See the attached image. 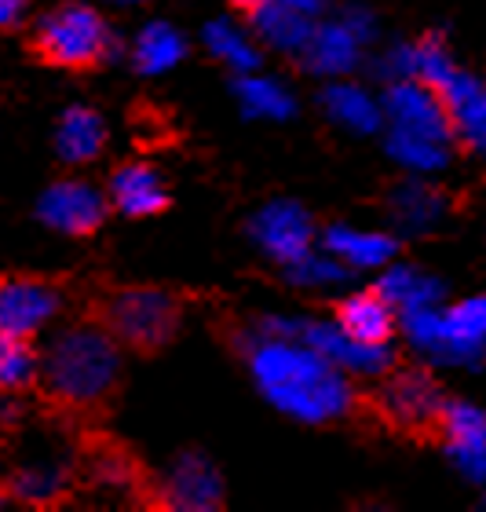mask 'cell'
<instances>
[{
  "label": "cell",
  "instance_id": "6da1fadb",
  "mask_svg": "<svg viewBox=\"0 0 486 512\" xmlns=\"http://www.w3.org/2000/svg\"><path fill=\"white\" fill-rule=\"evenodd\" d=\"M238 344L256 388L278 414L293 417L300 425H329L355 403L351 374L329 363L304 337L245 330Z\"/></svg>",
  "mask_w": 486,
  "mask_h": 512
},
{
  "label": "cell",
  "instance_id": "7a4b0ae2",
  "mask_svg": "<svg viewBox=\"0 0 486 512\" xmlns=\"http://www.w3.org/2000/svg\"><path fill=\"white\" fill-rule=\"evenodd\" d=\"M110 326L77 322L66 326L44 348V388L66 406H96L117 388L121 348Z\"/></svg>",
  "mask_w": 486,
  "mask_h": 512
},
{
  "label": "cell",
  "instance_id": "3957f363",
  "mask_svg": "<svg viewBox=\"0 0 486 512\" xmlns=\"http://www.w3.org/2000/svg\"><path fill=\"white\" fill-rule=\"evenodd\" d=\"M399 330L417 355L435 366H476L486 359V293L457 300L450 308L406 311Z\"/></svg>",
  "mask_w": 486,
  "mask_h": 512
},
{
  "label": "cell",
  "instance_id": "277c9868",
  "mask_svg": "<svg viewBox=\"0 0 486 512\" xmlns=\"http://www.w3.org/2000/svg\"><path fill=\"white\" fill-rule=\"evenodd\" d=\"M33 48L41 52L44 63L63 66V70H88L110 59L114 30L96 8L70 0V4L44 11L33 30Z\"/></svg>",
  "mask_w": 486,
  "mask_h": 512
},
{
  "label": "cell",
  "instance_id": "5b68a950",
  "mask_svg": "<svg viewBox=\"0 0 486 512\" xmlns=\"http://www.w3.org/2000/svg\"><path fill=\"white\" fill-rule=\"evenodd\" d=\"M373 37H377L373 11L351 4L333 19H318L311 41L300 52V63L307 66V74L322 77V81H337V77H348L351 70H359L366 44Z\"/></svg>",
  "mask_w": 486,
  "mask_h": 512
},
{
  "label": "cell",
  "instance_id": "8992f818",
  "mask_svg": "<svg viewBox=\"0 0 486 512\" xmlns=\"http://www.w3.org/2000/svg\"><path fill=\"white\" fill-rule=\"evenodd\" d=\"M103 322L132 348H161L180 326V304L165 289H117L106 300Z\"/></svg>",
  "mask_w": 486,
  "mask_h": 512
},
{
  "label": "cell",
  "instance_id": "52a82bcc",
  "mask_svg": "<svg viewBox=\"0 0 486 512\" xmlns=\"http://www.w3.org/2000/svg\"><path fill=\"white\" fill-rule=\"evenodd\" d=\"M384 121L391 132H410V136H432L454 143V118L439 88L424 81H391L384 88Z\"/></svg>",
  "mask_w": 486,
  "mask_h": 512
},
{
  "label": "cell",
  "instance_id": "ba28073f",
  "mask_svg": "<svg viewBox=\"0 0 486 512\" xmlns=\"http://www.w3.org/2000/svg\"><path fill=\"white\" fill-rule=\"evenodd\" d=\"M249 238L267 260L289 267L315 249V224H311V216H307V209L300 202L278 198V202L260 205L253 213Z\"/></svg>",
  "mask_w": 486,
  "mask_h": 512
},
{
  "label": "cell",
  "instance_id": "9c48e42d",
  "mask_svg": "<svg viewBox=\"0 0 486 512\" xmlns=\"http://www.w3.org/2000/svg\"><path fill=\"white\" fill-rule=\"evenodd\" d=\"M110 198H103V191H96L85 180H59L52 187H44V194L37 198V220L48 231L59 235H92L106 216Z\"/></svg>",
  "mask_w": 486,
  "mask_h": 512
},
{
  "label": "cell",
  "instance_id": "30bf717a",
  "mask_svg": "<svg viewBox=\"0 0 486 512\" xmlns=\"http://www.w3.org/2000/svg\"><path fill=\"white\" fill-rule=\"evenodd\" d=\"M300 337L351 377H384L391 370L388 344L359 341L355 333L340 326V319H304Z\"/></svg>",
  "mask_w": 486,
  "mask_h": 512
},
{
  "label": "cell",
  "instance_id": "8fae6325",
  "mask_svg": "<svg viewBox=\"0 0 486 512\" xmlns=\"http://www.w3.org/2000/svg\"><path fill=\"white\" fill-rule=\"evenodd\" d=\"M439 428L446 436V458L468 483L486 491V414L472 403H443Z\"/></svg>",
  "mask_w": 486,
  "mask_h": 512
},
{
  "label": "cell",
  "instance_id": "7c38bea8",
  "mask_svg": "<svg viewBox=\"0 0 486 512\" xmlns=\"http://www.w3.org/2000/svg\"><path fill=\"white\" fill-rule=\"evenodd\" d=\"M59 289L41 278H8L0 286V333L4 337H33L59 315Z\"/></svg>",
  "mask_w": 486,
  "mask_h": 512
},
{
  "label": "cell",
  "instance_id": "4fadbf2b",
  "mask_svg": "<svg viewBox=\"0 0 486 512\" xmlns=\"http://www.w3.org/2000/svg\"><path fill=\"white\" fill-rule=\"evenodd\" d=\"M377 74L388 85L391 81H424V85L443 92L461 74V66L454 63V55L446 52V44L439 37H421V41H402L388 48L377 63Z\"/></svg>",
  "mask_w": 486,
  "mask_h": 512
},
{
  "label": "cell",
  "instance_id": "5bb4252c",
  "mask_svg": "<svg viewBox=\"0 0 486 512\" xmlns=\"http://www.w3.org/2000/svg\"><path fill=\"white\" fill-rule=\"evenodd\" d=\"M161 502L180 512H212L223 505V480L205 454H180L161 483Z\"/></svg>",
  "mask_w": 486,
  "mask_h": 512
},
{
  "label": "cell",
  "instance_id": "9a60e30c",
  "mask_svg": "<svg viewBox=\"0 0 486 512\" xmlns=\"http://www.w3.org/2000/svg\"><path fill=\"white\" fill-rule=\"evenodd\" d=\"M318 107L333 125L351 132V136H373L384 125V99H377L370 88L355 85L348 77L326 81Z\"/></svg>",
  "mask_w": 486,
  "mask_h": 512
},
{
  "label": "cell",
  "instance_id": "2e32d148",
  "mask_svg": "<svg viewBox=\"0 0 486 512\" xmlns=\"http://www.w3.org/2000/svg\"><path fill=\"white\" fill-rule=\"evenodd\" d=\"M110 205H114L121 216H132V220H143V216H154L169 205V191H165V180L154 165H143V161H128L110 176Z\"/></svg>",
  "mask_w": 486,
  "mask_h": 512
},
{
  "label": "cell",
  "instance_id": "e0dca14e",
  "mask_svg": "<svg viewBox=\"0 0 486 512\" xmlns=\"http://www.w3.org/2000/svg\"><path fill=\"white\" fill-rule=\"evenodd\" d=\"M381 403L391 421H399V425H428L432 417L443 414V395H439L432 377L421 370H406V374L391 377L384 384Z\"/></svg>",
  "mask_w": 486,
  "mask_h": 512
},
{
  "label": "cell",
  "instance_id": "ac0fdd59",
  "mask_svg": "<svg viewBox=\"0 0 486 512\" xmlns=\"http://www.w3.org/2000/svg\"><path fill=\"white\" fill-rule=\"evenodd\" d=\"M322 249L340 256L351 271H384L399 253V242L384 231H362V227L333 224L322 235Z\"/></svg>",
  "mask_w": 486,
  "mask_h": 512
},
{
  "label": "cell",
  "instance_id": "d6986e66",
  "mask_svg": "<svg viewBox=\"0 0 486 512\" xmlns=\"http://www.w3.org/2000/svg\"><path fill=\"white\" fill-rule=\"evenodd\" d=\"M388 213L391 224L406 231V235H428L446 216V202L443 194L428 183V176H410L388 194Z\"/></svg>",
  "mask_w": 486,
  "mask_h": 512
},
{
  "label": "cell",
  "instance_id": "ffe728a7",
  "mask_svg": "<svg viewBox=\"0 0 486 512\" xmlns=\"http://www.w3.org/2000/svg\"><path fill=\"white\" fill-rule=\"evenodd\" d=\"M318 19L311 15H300L282 0H260L253 8V33L256 41H264L271 52L282 55H300L315 33Z\"/></svg>",
  "mask_w": 486,
  "mask_h": 512
},
{
  "label": "cell",
  "instance_id": "44dd1931",
  "mask_svg": "<svg viewBox=\"0 0 486 512\" xmlns=\"http://www.w3.org/2000/svg\"><path fill=\"white\" fill-rule=\"evenodd\" d=\"M443 99H446V107H450V118H454L457 139H461L472 154L486 158V85L461 70V74L443 88Z\"/></svg>",
  "mask_w": 486,
  "mask_h": 512
},
{
  "label": "cell",
  "instance_id": "7402d4cb",
  "mask_svg": "<svg viewBox=\"0 0 486 512\" xmlns=\"http://www.w3.org/2000/svg\"><path fill=\"white\" fill-rule=\"evenodd\" d=\"M106 147V121L92 107H66L55 121V154L66 165H88Z\"/></svg>",
  "mask_w": 486,
  "mask_h": 512
},
{
  "label": "cell",
  "instance_id": "603a6c76",
  "mask_svg": "<svg viewBox=\"0 0 486 512\" xmlns=\"http://www.w3.org/2000/svg\"><path fill=\"white\" fill-rule=\"evenodd\" d=\"M377 289L391 300V308L406 315V311H421V308H435L443 304L446 286L443 278H435L432 271L413 264H388L377 278Z\"/></svg>",
  "mask_w": 486,
  "mask_h": 512
},
{
  "label": "cell",
  "instance_id": "cb8c5ba5",
  "mask_svg": "<svg viewBox=\"0 0 486 512\" xmlns=\"http://www.w3.org/2000/svg\"><path fill=\"white\" fill-rule=\"evenodd\" d=\"M337 319L359 341H373V344H391V337L399 330V311L391 308V300L384 297L381 289L348 297L340 304Z\"/></svg>",
  "mask_w": 486,
  "mask_h": 512
},
{
  "label": "cell",
  "instance_id": "d4e9b609",
  "mask_svg": "<svg viewBox=\"0 0 486 512\" xmlns=\"http://www.w3.org/2000/svg\"><path fill=\"white\" fill-rule=\"evenodd\" d=\"M234 99L242 107L245 118L256 121H289L296 114V99L278 77L260 74V70H249V74H238L234 81Z\"/></svg>",
  "mask_w": 486,
  "mask_h": 512
},
{
  "label": "cell",
  "instance_id": "484cf974",
  "mask_svg": "<svg viewBox=\"0 0 486 512\" xmlns=\"http://www.w3.org/2000/svg\"><path fill=\"white\" fill-rule=\"evenodd\" d=\"M187 59V37L172 22H147L132 41V66L139 74L161 77Z\"/></svg>",
  "mask_w": 486,
  "mask_h": 512
},
{
  "label": "cell",
  "instance_id": "4316f807",
  "mask_svg": "<svg viewBox=\"0 0 486 512\" xmlns=\"http://www.w3.org/2000/svg\"><path fill=\"white\" fill-rule=\"evenodd\" d=\"M384 147H388L391 161L410 176H435L450 165V154H454V143H446V139L410 136V132H391V128Z\"/></svg>",
  "mask_w": 486,
  "mask_h": 512
},
{
  "label": "cell",
  "instance_id": "83f0119b",
  "mask_svg": "<svg viewBox=\"0 0 486 512\" xmlns=\"http://www.w3.org/2000/svg\"><path fill=\"white\" fill-rule=\"evenodd\" d=\"M201 44L212 59H220L234 74H249L260 66V48H256L253 33H245L242 26H234L231 19H212L201 30Z\"/></svg>",
  "mask_w": 486,
  "mask_h": 512
},
{
  "label": "cell",
  "instance_id": "f1b7e54d",
  "mask_svg": "<svg viewBox=\"0 0 486 512\" xmlns=\"http://www.w3.org/2000/svg\"><path fill=\"white\" fill-rule=\"evenodd\" d=\"M8 487H11V498L22 505H52L55 498H63V491H66L63 461H55V458L22 461L19 469L11 472Z\"/></svg>",
  "mask_w": 486,
  "mask_h": 512
},
{
  "label": "cell",
  "instance_id": "f546056e",
  "mask_svg": "<svg viewBox=\"0 0 486 512\" xmlns=\"http://www.w3.org/2000/svg\"><path fill=\"white\" fill-rule=\"evenodd\" d=\"M286 275L293 286L300 289H311V293H326V289H337L344 286L351 278V267L340 260V256H333L329 249H311L307 256H300L296 264L286 267Z\"/></svg>",
  "mask_w": 486,
  "mask_h": 512
},
{
  "label": "cell",
  "instance_id": "4dcf8cb0",
  "mask_svg": "<svg viewBox=\"0 0 486 512\" xmlns=\"http://www.w3.org/2000/svg\"><path fill=\"white\" fill-rule=\"evenodd\" d=\"M44 374V355L30 348V337H4L0 344V384L8 392H22Z\"/></svg>",
  "mask_w": 486,
  "mask_h": 512
},
{
  "label": "cell",
  "instance_id": "1f68e13d",
  "mask_svg": "<svg viewBox=\"0 0 486 512\" xmlns=\"http://www.w3.org/2000/svg\"><path fill=\"white\" fill-rule=\"evenodd\" d=\"M30 11V0H0V22L4 26H19Z\"/></svg>",
  "mask_w": 486,
  "mask_h": 512
},
{
  "label": "cell",
  "instance_id": "d6a6232c",
  "mask_svg": "<svg viewBox=\"0 0 486 512\" xmlns=\"http://www.w3.org/2000/svg\"><path fill=\"white\" fill-rule=\"evenodd\" d=\"M282 4H289L300 15H311V19H322V11L329 8V0H282Z\"/></svg>",
  "mask_w": 486,
  "mask_h": 512
},
{
  "label": "cell",
  "instance_id": "836d02e7",
  "mask_svg": "<svg viewBox=\"0 0 486 512\" xmlns=\"http://www.w3.org/2000/svg\"><path fill=\"white\" fill-rule=\"evenodd\" d=\"M231 4H238V8H249V11H253L256 4H260V0H231Z\"/></svg>",
  "mask_w": 486,
  "mask_h": 512
},
{
  "label": "cell",
  "instance_id": "e575fe53",
  "mask_svg": "<svg viewBox=\"0 0 486 512\" xmlns=\"http://www.w3.org/2000/svg\"><path fill=\"white\" fill-rule=\"evenodd\" d=\"M110 4H139V0H110Z\"/></svg>",
  "mask_w": 486,
  "mask_h": 512
}]
</instances>
